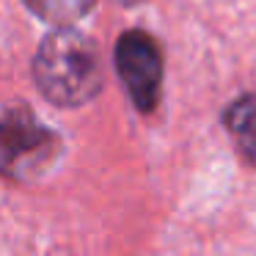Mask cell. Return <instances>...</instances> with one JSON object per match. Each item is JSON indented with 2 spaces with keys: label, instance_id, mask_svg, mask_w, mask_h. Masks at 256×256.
Returning a JSON list of instances; mask_svg holds the SVG:
<instances>
[{
  "label": "cell",
  "instance_id": "cell-1",
  "mask_svg": "<svg viewBox=\"0 0 256 256\" xmlns=\"http://www.w3.org/2000/svg\"><path fill=\"white\" fill-rule=\"evenodd\" d=\"M39 91L61 108H78L102 91L100 52L88 36L61 25L42 42L34 61Z\"/></svg>",
  "mask_w": 256,
  "mask_h": 256
},
{
  "label": "cell",
  "instance_id": "cell-2",
  "mask_svg": "<svg viewBox=\"0 0 256 256\" xmlns=\"http://www.w3.org/2000/svg\"><path fill=\"white\" fill-rule=\"evenodd\" d=\"M58 135L42 127L39 118L25 108L0 116V174L17 182L39 176L58 154Z\"/></svg>",
  "mask_w": 256,
  "mask_h": 256
},
{
  "label": "cell",
  "instance_id": "cell-3",
  "mask_svg": "<svg viewBox=\"0 0 256 256\" xmlns=\"http://www.w3.org/2000/svg\"><path fill=\"white\" fill-rule=\"evenodd\" d=\"M113 58L132 105L149 113L157 105L162 88V52L157 42L144 30H127L118 39Z\"/></svg>",
  "mask_w": 256,
  "mask_h": 256
},
{
  "label": "cell",
  "instance_id": "cell-4",
  "mask_svg": "<svg viewBox=\"0 0 256 256\" xmlns=\"http://www.w3.org/2000/svg\"><path fill=\"white\" fill-rule=\"evenodd\" d=\"M223 124L232 132L242 162L256 168V94H242L223 113Z\"/></svg>",
  "mask_w": 256,
  "mask_h": 256
},
{
  "label": "cell",
  "instance_id": "cell-5",
  "mask_svg": "<svg viewBox=\"0 0 256 256\" xmlns=\"http://www.w3.org/2000/svg\"><path fill=\"white\" fill-rule=\"evenodd\" d=\"M96 0H25V6L50 25H72L86 17Z\"/></svg>",
  "mask_w": 256,
  "mask_h": 256
},
{
  "label": "cell",
  "instance_id": "cell-6",
  "mask_svg": "<svg viewBox=\"0 0 256 256\" xmlns=\"http://www.w3.org/2000/svg\"><path fill=\"white\" fill-rule=\"evenodd\" d=\"M124 3H132V0H124Z\"/></svg>",
  "mask_w": 256,
  "mask_h": 256
}]
</instances>
